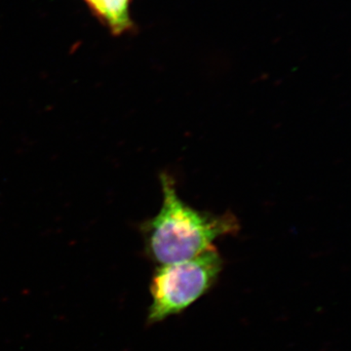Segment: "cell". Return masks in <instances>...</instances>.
<instances>
[{
    "label": "cell",
    "mask_w": 351,
    "mask_h": 351,
    "mask_svg": "<svg viewBox=\"0 0 351 351\" xmlns=\"http://www.w3.org/2000/svg\"><path fill=\"white\" fill-rule=\"evenodd\" d=\"M223 269L216 248L182 262L158 265L151 284L149 323L165 320L186 311L209 292Z\"/></svg>",
    "instance_id": "2"
},
{
    "label": "cell",
    "mask_w": 351,
    "mask_h": 351,
    "mask_svg": "<svg viewBox=\"0 0 351 351\" xmlns=\"http://www.w3.org/2000/svg\"><path fill=\"white\" fill-rule=\"evenodd\" d=\"M92 14L110 32L119 36L133 31L132 0H83Z\"/></svg>",
    "instance_id": "3"
},
{
    "label": "cell",
    "mask_w": 351,
    "mask_h": 351,
    "mask_svg": "<svg viewBox=\"0 0 351 351\" xmlns=\"http://www.w3.org/2000/svg\"><path fill=\"white\" fill-rule=\"evenodd\" d=\"M160 182L162 205L158 214L143 226L145 251L157 265L197 257L215 248L216 240L239 230L232 214H212L186 204L169 175H161Z\"/></svg>",
    "instance_id": "1"
}]
</instances>
